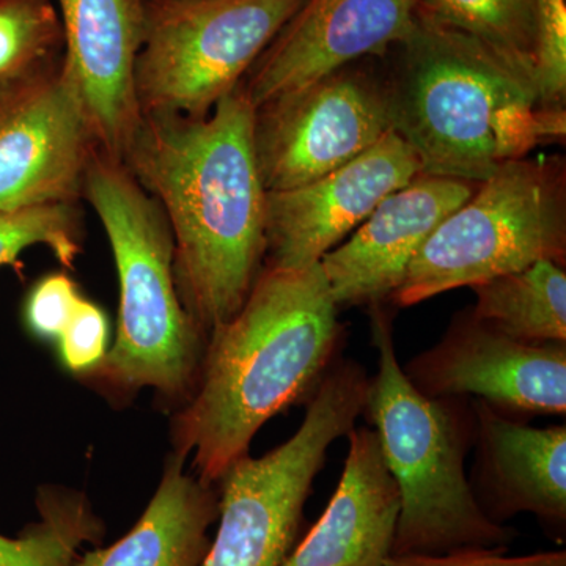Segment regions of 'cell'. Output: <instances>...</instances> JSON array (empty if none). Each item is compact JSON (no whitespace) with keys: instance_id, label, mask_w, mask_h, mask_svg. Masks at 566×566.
<instances>
[{"instance_id":"7402d4cb","label":"cell","mask_w":566,"mask_h":566,"mask_svg":"<svg viewBox=\"0 0 566 566\" xmlns=\"http://www.w3.org/2000/svg\"><path fill=\"white\" fill-rule=\"evenodd\" d=\"M61 25L44 0L0 3V88L39 71Z\"/></svg>"},{"instance_id":"6da1fadb","label":"cell","mask_w":566,"mask_h":566,"mask_svg":"<svg viewBox=\"0 0 566 566\" xmlns=\"http://www.w3.org/2000/svg\"><path fill=\"white\" fill-rule=\"evenodd\" d=\"M253 115L238 87L203 117H144L125 158L166 216L181 303L207 335L243 307L266 255Z\"/></svg>"},{"instance_id":"7a4b0ae2","label":"cell","mask_w":566,"mask_h":566,"mask_svg":"<svg viewBox=\"0 0 566 566\" xmlns=\"http://www.w3.org/2000/svg\"><path fill=\"white\" fill-rule=\"evenodd\" d=\"M319 263L263 266L243 307L208 335L199 382L175 417V455L214 485L268 420L311 398L342 342Z\"/></svg>"},{"instance_id":"9c48e42d","label":"cell","mask_w":566,"mask_h":566,"mask_svg":"<svg viewBox=\"0 0 566 566\" xmlns=\"http://www.w3.org/2000/svg\"><path fill=\"white\" fill-rule=\"evenodd\" d=\"M253 111V148L266 192L333 172L392 132L385 74L357 62Z\"/></svg>"},{"instance_id":"ac0fdd59","label":"cell","mask_w":566,"mask_h":566,"mask_svg":"<svg viewBox=\"0 0 566 566\" xmlns=\"http://www.w3.org/2000/svg\"><path fill=\"white\" fill-rule=\"evenodd\" d=\"M182 463L175 453L169 458L161 485L128 534L85 553L74 566H202L219 497L199 476L185 474Z\"/></svg>"},{"instance_id":"484cf974","label":"cell","mask_w":566,"mask_h":566,"mask_svg":"<svg viewBox=\"0 0 566 566\" xmlns=\"http://www.w3.org/2000/svg\"><path fill=\"white\" fill-rule=\"evenodd\" d=\"M81 300L77 286L69 275H46L25 300L24 319L29 331L41 340L61 337Z\"/></svg>"},{"instance_id":"5bb4252c","label":"cell","mask_w":566,"mask_h":566,"mask_svg":"<svg viewBox=\"0 0 566 566\" xmlns=\"http://www.w3.org/2000/svg\"><path fill=\"white\" fill-rule=\"evenodd\" d=\"M57 7L66 46L61 70L80 96L96 150L125 163L144 122L136 65L147 0H57Z\"/></svg>"},{"instance_id":"44dd1931","label":"cell","mask_w":566,"mask_h":566,"mask_svg":"<svg viewBox=\"0 0 566 566\" xmlns=\"http://www.w3.org/2000/svg\"><path fill=\"white\" fill-rule=\"evenodd\" d=\"M419 6L428 17L480 41L536 80L535 0H419Z\"/></svg>"},{"instance_id":"cb8c5ba5","label":"cell","mask_w":566,"mask_h":566,"mask_svg":"<svg viewBox=\"0 0 566 566\" xmlns=\"http://www.w3.org/2000/svg\"><path fill=\"white\" fill-rule=\"evenodd\" d=\"M538 54L536 80L543 103L564 107L566 98V0H535Z\"/></svg>"},{"instance_id":"d6986e66","label":"cell","mask_w":566,"mask_h":566,"mask_svg":"<svg viewBox=\"0 0 566 566\" xmlns=\"http://www.w3.org/2000/svg\"><path fill=\"white\" fill-rule=\"evenodd\" d=\"M471 289L476 322L528 344H566L564 263L539 260Z\"/></svg>"},{"instance_id":"4fadbf2b","label":"cell","mask_w":566,"mask_h":566,"mask_svg":"<svg viewBox=\"0 0 566 566\" xmlns=\"http://www.w3.org/2000/svg\"><path fill=\"white\" fill-rule=\"evenodd\" d=\"M419 0H304L241 82L253 109L405 43Z\"/></svg>"},{"instance_id":"e0dca14e","label":"cell","mask_w":566,"mask_h":566,"mask_svg":"<svg viewBox=\"0 0 566 566\" xmlns=\"http://www.w3.org/2000/svg\"><path fill=\"white\" fill-rule=\"evenodd\" d=\"M344 474L326 512L281 566H386L400 520V491L374 428L348 434Z\"/></svg>"},{"instance_id":"7c38bea8","label":"cell","mask_w":566,"mask_h":566,"mask_svg":"<svg viewBox=\"0 0 566 566\" xmlns=\"http://www.w3.org/2000/svg\"><path fill=\"white\" fill-rule=\"evenodd\" d=\"M420 174L415 150L392 129L333 172L266 192V266L301 270L322 262L389 193Z\"/></svg>"},{"instance_id":"52a82bcc","label":"cell","mask_w":566,"mask_h":566,"mask_svg":"<svg viewBox=\"0 0 566 566\" xmlns=\"http://www.w3.org/2000/svg\"><path fill=\"white\" fill-rule=\"evenodd\" d=\"M368 378L340 360L308 398L303 423L262 458L245 455L221 479L219 528L202 566H281L300 532L305 501L327 450L363 416Z\"/></svg>"},{"instance_id":"8992f818","label":"cell","mask_w":566,"mask_h":566,"mask_svg":"<svg viewBox=\"0 0 566 566\" xmlns=\"http://www.w3.org/2000/svg\"><path fill=\"white\" fill-rule=\"evenodd\" d=\"M566 260V164L562 156L502 166L439 223L390 297L412 307L463 286Z\"/></svg>"},{"instance_id":"ffe728a7","label":"cell","mask_w":566,"mask_h":566,"mask_svg":"<svg viewBox=\"0 0 566 566\" xmlns=\"http://www.w3.org/2000/svg\"><path fill=\"white\" fill-rule=\"evenodd\" d=\"M40 520L17 538L0 535V566H74L84 543L99 545L104 524L76 491L44 488L36 499Z\"/></svg>"},{"instance_id":"d4e9b609","label":"cell","mask_w":566,"mask_h":566,"mask_svg":"<svg viewBox=\"0 0 566 566\" xmlns=\"http://www.w3.org/2000/svg\"><path fill=\"white\" fill-rule=\"evenodd\" d=\"M107 333L109 327L102 308L81 300L73 318L57 338L63 365L77 375L95 371L107 354Z\"/></svg>"},{"instance_id":"5b68a950","label":"cell","mask_w":566,"mask_h":566,"mask_svg":"<svg viewBox=\"0 0 566 566\" xmlns=\"http://www.w3.org/2000/svg\"><path fill=\"white\" fill-rule=\"evenodd\" d=\"M84 197L107 234L120 283L117 340L93 374L117 392L151 387L186 405L208 335L181 303L166 216L125 163L98 150L85 172Z\"/></svg>"},{"instance_id":"2e32d148","label":"cell","mask_w":566,"mask_h":566,"mask_svg":"<svg viewBox=\"0 0 566 566\" xmlns=\"http://www.w3.org/2000/svg\"><path fill=\"white\" fill-rule=\"evenodd\" d=\"M475 415L476 495L485 515L504 524L532 513L564 539L566 526V427L534 428L482 400Z\"/></svg>"},{"instance_id":"277c9868","label":"cell","mask_w":566,"mask_h":566,"mask_svg":"<svg viewBox=\"0 0 566 566\" xmlns=\"http://www.w3.org/2000/svg\"><path fill=\"white\" fill-rule=\"evenodd\" d=\"M378 374L363 416L371 423L400 491L392 556H441L464 549L509 551L516 531L485 515L465 476L475 442L469 398H430L406 378L395 349L392 318L371 305Z\"/></svg>"},{"instance_id":"ba28073f","label":"cell","mask_w":566,"mask_h":566,"mask_svg":"<svg viewBox=\"0 0 566 566\" xmlns=\"http://www.w3.org/2000/svg\"><path fill=\"white\" fill-rule=\"evenodd\" d=\"M304 0H147L136 65L144 117H203L237 91Z\"/></svg>"},{"instance_id":"30bf717a","label":"cell","mask_w":566,"mask_h":566,"mask_svg":"<svg viewBox=\"0 0 566 566\" xmlns=\"http://www.w3.org/2000/svg\"><path fill=\"white\" fill-rule=\"evenodd\" d=\"M95 150L80 96L61 66L0 88V211L76 203Z\"/></svg>"},{"instance_id":"3957f363","label":"cell","mask_w":566,"mask_h":566,"mask_svg":"<svg viewBox=\"0 0 566 566\" xmlns=\"http://www.w3.org/2000/svg\"><path fill=\"white\" fill-rule=\"evenodd\" d=\"M400 63L385 74L392 129L422 174L482 182L543 144L564 139L565 107L485 44L420 10Z\"/></svg>"},{"instance_id":"9a60e30c","label":"cell","mask_w":566,"mask_h":566,"mask_svg":"<svg viewBox=\"0 0 566 566\" xmlns=\"http://www.w3.org/2000/svg\"><path fill=\"white\" fill-rule=\"evenodd\" d=\"M479 182L420 174L389 193L322 266L337 307L390 301L424 241L447 216L474 193Z\"/></svg>"},{"instance_id":"4316f807","label":"cell","mask_w":566,"mask_h":566,"mask_svg":"<svg viewBox=\"0 0 566 566\" xmlns=\"http://www.w3.org/2000/svg\"><path fill=\"white\" fill-rule=\"evenodd\" d=\"M506 551L464 549L441 556H390L386 566H566L565 551L509 557Z\"/></svg>"},{"instance_id":"8fae6325","label":"cell","mask_w":566,"mask_h":566,"mask_svg":"<svg viewBox=\"0 0 566 566\" xmlns=\"http://www.w3.org/2000/svg\"><path fill=\"white\" fill-rule=\"evenodd\" d=\"M430 398L485 401L504 415L566 412V344H528L458 315L441 340L406 367Z\"/></svg>"},{"instance_id":"603a6c76","label":"cell","mask_w":566,"mask_h":566,"mask_svg":"<svg viewBox=\"0 0 566 566\" xmlns=\"http://www.w3.org/2000/svg\"><path fill=\"white\" fill-rule=\"evenodd\" d=\"M80 229L74 205L0 211V268L17 262L33 245H44L63 266L71 268L81 252Z\"/></svg>"}]
</instances>
